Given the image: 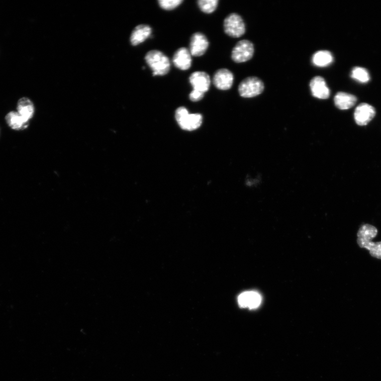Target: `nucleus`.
<instances>
[{"instance_id": "obj_22", "label": "nucleus", "mask_w": 381, "mask_h": 381, "mask_svg": "<svg viewBox=\"0 0 381 381\" xmlns=\"http://www.w3.org/2000/svg\"><path fill=\"white\" fill-rule=\"evenodd\" d=\"M183 2V0H159L158 2L160 8L168 11H172Z\"/></svg>"}, {"instance_id": "obj_16", "label": "nucleus", "mask_w": 381, "mask_h": 381, "mask_svg": "<svg viewBox=\"0 0 381 381\" xmlns=\"http://www.w3.org/2000/svg\"><path fill=\"white\" fill-rule=\"evenodd\" d=\"M6 122L10 127L16 130H24L28 127L29 122L17 112L9 113L6 117Z\"/></svg>"}, {"instance_id": "obj_4", "label": "nucleus", "mask_w": 381, "mask_h": 381, "mask_svg": "<svg viewBox=\"0 0 381 381\" xmlns=\"http://www.w3.org/2000/svg\"><path fill=\"white\" fill-rule=\"evenodd\" d=\"M225 33L230 37L239 38L245 33V25L241 17L233 13L228 16L224 23Z\"/></svg>"}, {"instance_id": "obj_9", "label": "nucleus", "mask_w": 381, "mask_h": 381, "mask_svg": "<svg viewBox=\"0 0 381 381\" xmlns=\"http://www.w3.org/2000/svg\"><path fill=\"white\" fill-rule=\"evenodd\" d=\"M189 81L194 90L204 94L209 91L211 84V79L205 72L197 71L193 73L190 75Z\"/></svg>"}, {"instance_id": "obj_19", "label": "nucleus", "mask_w": 381, "mask_h": 381, "mask_svg": "<svg viewBox=\"0 0 381 381\" xmlns=\"http://www.w3.org/2000/svg\"><path fill=\"white\" fill-rule=\"evenodd\" d=\"M377 229L373 225L364 224L361 226L357 234V238L364 240H372L377 235Z\"/></svg>"}, {"instance_id": "obj_6", "label": "nucleus", "mask_w": 381, "mask_h": 381, "mask_svg": "<svg viewBox=\"0 0 381 381\" xmlns=\"http://www.w3.org/2000/svg\"><path fill=\"white\" fill-rule=\"evenodd\" d=\"M375 115V110L373 106L365 103L361 104L355 110V121L360 126H366L372 121Z\"/></svg>"}, {"instance_id": "obj_17", "label": "nucleus", "mask_w": 381, "mask_h": 381, "mask_svg": "<svg viewBox=\"0 0 381 381\" xmlns=\"http://www.w3.org/2000/svg\"><path fill=\"white\" fill-rule=\"evenodd\" d=\"M357 242L360 248L367 249L371 256L381 259V242H373L357 238Z\"/></svg>"}, {"instance_id": "obj_21", "label": "nucleus", "mask_w": 381, "mask_h": 381, "mask_svg": "<svg viewBox=\"0 0 381 381\" xmlns=\"http://www.w3.org/2000/svg\"><path fill=\"white\" fill-rule=\"evenodd\" d=\"M218 3V0H199L198 5L204 13L212 14L216 11Z\"/></svg>"}, {"instance_id": "obj_2", "label": "nucleus", "mask_w": 381, "mask_h": 381, "mask_svg": "<svg viewBox=\"0 0 381 381\" xmlns=\"http://www.w3.org/2000/svg\"><path fill=\"white\" fill-rule=\"evenodd\" d=\"M175 119L179 127L187 131H193L203 123V117L199 114H189L183 107H179L175 112Z\"/></svg>"}, {"instance_id": "obj_15", "label": "nucleus", "mask_w": 381, "mask_h": 381, "mask_svg": "<svg viewBox=\"0 0 381 381\" xmlns=\"http://www.w3.org/2000/svg\"><path fill=\"white\" fill-rule=\"evenodd\" d=\"M334 102L338 109L348 110L355 106L357 102V98L352 94L340 92L335 96Z\"/></svg>"}, {"instance_id": "obj_3", "label": "nucleus", "mask_w": 381, "mask_h": 381, "mask_svg": "<svg viewBox=\"0 0 381 381\" xmlns=\"http://www.w3.org/2000/svg\"><path fill=\"white\" fill-rule=\"evenodd\" d=\"M264 89L263 82L256 77H249L243 80L238 87V92L243 98H253L261 94Z\"/></svg>"}, {"instance_id": "obj_13", "label": "nucleus", "mask_w": 381, "mask_h": 381, "mask_svg": "<svg viewBox=\"0 0 381 381\" xmlns=\"http://www.w3.org/2000/svg\"><path fill=\"white\" fill-rule=\"evenodd\" d=\"M152 29L149 25L142 24L136 26L132 32L130 42L136 46L144 42L152 34Z\"/></svg>"}, {"instance_id": "obj_10", "label": "nucleus", "mask_w": 381, "mask_h": 381, "mask_svg": "<svg viewBox=\"0 0 381 381\" xmlns=\"http://www.w3.org/2000/svg\"><path fill=\"white\" fill-rule=\"evenodd\" d=\"M261 296L255 292H247L240 294L238 298V303L240 307L250 309L257 308L262 303Z\"/></svg>"}, {"instance_id": "obj_18", "label": "nucleus", "mask_w": 381, "mask_h": 381, "mask_svg": "<svg viewBox=\"0 0 381 381\" xmlns=\"http://www.w3.org/2000/svg\"><path fill=\"white\" fill-rule=\"evenodd\" d=\"M313 64L318 67H326L332 64L334 61L333 56L328 51H320L316 52L313 57Z\"/></svg>"}, {"instance_id": "obj_1", "label": "nucleus", "mask_w": 381, "mask_h": 381, "mask_svg": "<svg viewBox=\"0 0 381 381\" xmlns=\"http://www.w3.org/2000/svg\"><path fill=\"white\" fill-rule=\"evenodd\" d=\"M146 63L153 71V76H164L169 71L170 63L169 58L162 52L153 50L145 55Z\"/></svg>"}, {"instance_id": "obj_11", "label": "nucleus", "mask_w": 381, "mask_h": 381, "mask_svg": "<svg viewBox=\"0 0 381 381\" xmlns=\"http://www.w3.org/2000/svg\"><path fill=\"white\" fill-rule=\"evenodd\" d=\"M311 91L315 97L320 99H327L330 96V90L325 80L321 76L313 78L310 83Z\"/></svg>"}, {"instance_id": "obj_20", "label": "nucleus", "mask_w": 381, "mask_h": 381, "mask_svg": "<svg viewBox=\"0 0 381 381\" xmlns=\"http://www.w3.org/2000/svg\"><path fill=\"white\" fill-rule=\"evenodd\" d=\"M351 77L362 83L368 82L370 79L369 74L367 70L360 67H356L353 69Z\"/></svg>"}, {"instance_id": "obj_7", "label": "nucleus", "mask_w": 381, "mask_h": 381, "mask_svg": "<svg viewBox=\"0 0 381 381\" xmlns=\"http://www.w3.org/2000/svg\"><path fill=\"white\" fill-rule=\"evenodd\" d=\"M209 41L206 36L202 33H196L190 38L189 52L194 56L204 55L209 47Z\"/></svg>"}, {"instance_id": "obj_8", "label": "nucleus", "mask_w": 381, "mask_h": 381, "mask_svg": "<svg viewBox=\"0 0 381 381\" xmlns=\"http://www.w3.org/2000/svg\"><path fill=\"white\" fill-rule=\"evenodd\" d=\"M234 77L232 72L226 68L219 69L213 77L214 85L220 90H228L232 87Z\"/></svg>"}, {"instance_id": "obj_14", "label": "nucleus", "mask_w": 381, "mask_h": 381, "mask_svg": "<svg viewBox=\"0 0 381 381\" xmlns=\"http://www.w3.org/2000/svg\"><path fill=\"white\" fill-rule=\"evenodd\" d=\"M17 113L30 122L35 113V107L31 100L23 98L19 100L17 105Z\"/></svg>"}, {"instance_id": "obj_5", "label": "nucleus", "mask_w": 381, "mask_h": 381, "mask_svg": "<svg viewBox=\"0 0 381 381\" xmlns=\"http://www.w3.org/2000/svg\"><path fill=\"white\" fill-rule=\"evenodd\" d=\"M254 48L252 42L247 40L239 41L233 49L232 58L237 63L246 62L254 55Z\"/></svg>"}, {"instance_id": "obj_23", "label": "nucleus", "mask_w": 381, "mask_h": 381, "mask_svg": "<svg viewBox=\"0 0 381 381\" xmlns=\"http://www.w3.org/2000/svg\"><path fill=\"white\" fill-rule=\"evenodd\" d=\"M204 94H205L203 93L193 89V91L189 93V98L190 101H192L193 102H198L204 98Z\"/></svg>"}, {"instance_id": "obj_12", "label": "nucleus", "mask_w": 381, "mask_h": 381, "mask_svg": "<svg viewBox=\"0 0 381 381\" xmlns=\"http://www.w3.org/2000/svg\"><path fill=\"white\" fill-rule=\"evenodd\" d=\"M173 62L175 66L182 71L188 69L192 64V57L189 51L185 47H181L175 53Z\"/></svg>"}]
</instances>
